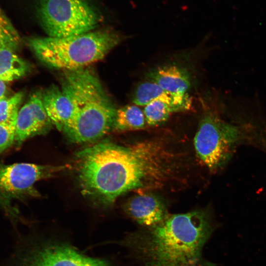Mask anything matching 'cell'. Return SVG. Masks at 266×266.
I'll use <instances>...</instances> for the list:
<instances>
[{
	"label": "cell",
	"mask_w": 266,
	"mask_h": 266,
	"mask_svg": "<svg viewBox=\"0 0 266 266\" xmlns=\"http://www.w3.org/2000/svg\"><path fill=\"white\" fill-rule=\"evenodd\" d=\"M166 156L153 142L128 147L98 143L76 155L81 192L97 204L111 205L128 191L160 183L169 171Z\"/></svg>",
	"instance_id": "obj_1"
},
{
	"label": "cell",
	"mask_w": 266,
	"mask_h": 266,
	"mask_svg": "<svg viewBox=\"0 0 266 266\" xmlns=\"http://www.w3.org/2000/svg\"><path fill=\"white\" fill-rule=\"evenodd\" d=\"M213 230L209 215L196 210L168 215L128 234L121 243L141 266H211L202 250Z\"/></svg>",
	"instance_id": "obj_2"
},
{
	"label": "cell",
	"mask_w": 266,
	"mask_h": 266,
	"mask_svg": "<svg viewBox=\"0 0 266 266\" xmlns=\"http://www.w3.org/2000/svg\"><path fill=\"white\" fill-rule=\"evenodd\" d=\"M61 81L74 108L72 118L63 131L69 140L93 142L112 130L117 109L92 70L85 67L63 70Z\"/></svg>",
	"instance_id": "obj_3"
},
{
	"label": "cell",
	"mask_w": 266,
	"mask_h": 266,
	"mask_svg": "<svg viewBox=\"0 0 266 266\" xmlns=\"http://www.w3.org/2000/svg\"><path fill=\"white\" fill-rule=\"evenodd\" d=\"M122 39L116 32L103 29L66 37H30L27 43L45 65L66 70L84 68L101 60Z\"/></svg>",
	"instance_id": "obj_4"
},
{
	"label": "cell",
	"mask_w": 266,
	"mask_h": 266,
	"mask_svg": "<svg viewBox=\"0 0 266 266\" xmlns=\"http://www.w3.org/2000/svg\"><path fill=\"white\" fill-rule=\"evenodd\" d=\"M35 14L50 37H66L90 32L100 22L88 0H36Z\"/></svg>",
	"instance_id": "obj_5"
},
{
	"label": "cell",
	"mask_w": 266,
	"mask_h": 266,
	"mask_svg": "<svg viewBox=\"0 0 266 266\" xmlns=\"http://www.w3.org/2000/svg\"><path fill=\"white\" fill-rule=\"evenodd\" d=\"M240 137L237 127L208 112L200 120L194 138L196 153L208 168H217L230 159Z\"/></svg>",
	"instance_id": "obj_6"
},
{
	"label": "cell",
	"mask_w": 266,
	"mask_h": 266,
	"mask_svg": "<svg viewBox=\"0 0 266 266\" xmlns=\"http://www.w3.org/2000/svg\"><path fill=\"white\" fill-rule=\"evenodd\" d=\"M68 167L66 165H41L31 163L0 165V206L13 220L17 216L11 205L15 200L38 197L37 181L48 178Z\"/></svg>",
	"instance_id": "obj_7"
},
{
	"label": "cell",
	"mask_w": 266,
	"mask_h": 266,
	"mask_svg": "<svg viewBox=\"0 0 266 266\" xmlns=\"http://www.w3.org/2000/svg\"><path fill=\"white\" fill-rule=\"evenodd\" d=\"M10 266H108L104 261L82 254L69 245L43 241L17 253Z\"/></svg>",
	"instance_id": "obj_8"
},
{
	"label": "cell",
	"mask_w": 266,
	"mask_h": 266,
	"mask_svg": "<svg viewBox=\"0 0 266 266\" xmlns=\"http://www.w3.org/2000/svg\"><path fill=\"white\" fill-rule=\"evenodd\" d=\"M52 124L43 106L42 92L36 91L20 109L15 128L14 142L17 147L27 139L47 132Z\"/></svg>",
	"instance_id": "obj_9"
},
{
	"label": "cell",
	"mask_w": 266,
	"mask_h": 266,
	"mask_svg": "<svg viewBox=\"0 0 266 266\" xmlns=\"http://www.w3.org/2000/svg\"><path fill=\"white\" fill-rule=\"evenodd\" d=\"M126 213L142 227L154 226L169 214L163 201L152 194L134 196L124 206Z\"/></svg>",
	"instance_id": "obj_10"
},
{
	"label": "cell",
	"mask_w": 266,
	"mask_h": 266,
	"mask_svg": "<svg viewBox=\"0 0 266 266\" xmlns=\"http://www.w3.org/2000/svg\"><path fill=\"white\" fill-rule=\"evenodd\" d=\"M154 100L166 103L173 112L188 110L192 106V100L187 93L170 92L149 81L137 86L133 93L132 102L137 105L145 106Z\"/></svg>",
	"instance_id": "obj_11"
},
{
	"label": "cell",
	"mask_w": 266,
	"mask_h": 266,
	"mask_svg": "<svg viewBox=\"0 0 266 266\" xmlns=\"http://www.w3.org/2000/svg\"><path fill=\"white\" fill-rule=\"evenodd\" d=\"M43 106L54 126L63 131L70 122L74 112L70 99L62 89L52 85L42 92Z\"/></svg>",
	"instance_id": "obj_12"
},
{
	"label": "cell",
	"mask_w": 266,
	"mask_h": 266,
	"mask_svg": "<svg viewBox=\"0 0 266 266\" xmlns=\"http://www.w3.org/2000/svg\"><path fill=\"white\" fill-rule=\"evenodd\" d=\"M146 77L148 81L174 93H186L191 87L188 72L175 65L157 67L149 70Z\"/></svg>",
	"instance_id": "obj_13"
},
{
	"label": "cell",
	"mask_w": 266,
	"mask_h": 266,
	"mask_svg": "<svg viewBox=\"0 0 266 266\" xmlns=\"http://www.w3.org/2000/svg\"><path fill=\"white\" fill-rule=\"evenodd\" d=\"M8 48L0 50V80L4 82L18 79L26 75L28 64Z\"/></svg>",
	"instance_id": "obj_14"
},
{
	"label": "cell",
	"mask_w": 266,
	"mask_h": 266,
	"mask_svg": "<svg viewBox=\"0 0 266 266\" xmlns=\"http://www.w3.org/2000/svg\"><path fill=\"white\" fill-rule=\"evenodd\" d=\"M143 112L136 105H127L117 109L112 130L121 132L144 128Z\"/></svg>",
	"instance_id": "obj_15"
},
{
	"label": "cell",
	"mask_w": 266,
	"mask_h": 266,
	"mask_svg": "<svg viewBox=\"0 0 266 266\" xmlns=\"http://www.w3.org/2000/svg\"><path fill=\"white\" fill-rule=\"evenodd\" d=\"M24 98L22 92L0 100V124L15 130L20 106Z\"/></svg>",
	"instance_id": "obj_16"
},
{
	"label": "cell",
	"mask_w": 266,
	"mask_h": 266,
	"mask_svg": "<svg viewBox=\"0 0 266 266\" xmlns=\"http://www.w3.org/2000/svg\"><path fill=\"white\" fill-rule=\"evenodd\" d=\"M20 42L18 32L0 7V50L8 48L15 51Z\"/></svg>",
	"instance_id": "obj_17"
},
{
	"label": "cell",
	"mask_w": 266,
	"mask_h": 266,
	"mask_svg": "<svg viewBox=\"0 0 266 266\" xmlns=\"http://www.w3.org/2000/svg\"><path fill=\"white\" fill-rule=\"evenodd\" d=\"M173 112L170 106L160 100H154L144 106L143 113L146 123L151 126L165 122Z\"/></svg>",
	"instance_id": "obj_18"
},
{
	"label": "cell",
	"mask_w": 266,
	"mask_h": 266,
	"mask_svg": "<svg viewBox=\"0 0 266 266\" xmlns=\"http://www.w3.org/2000/svg\"><path fill=\"white\" fill-rule=\"evenodd\" d=\"M15 130L0 124V155L14 142Z\"/></svg>",
	"instance_id": "obj_19"
},
{
	"label": "cell",
	"mask_w": 266,
	"mask_h": 266,
	"mask_svg": "<svg viewBox=\"0 0 266 266\" xmlns=\"http://www.w3.org/2000/svg\"><path fill=\"white\" fill-rule=\"evenodd\" d=\"M7 87L5 82L0 80V100L6 97Z\"/></svg>",
	"instance_id": "obj_20"
}]
</instances>
